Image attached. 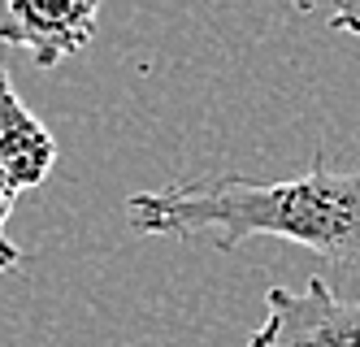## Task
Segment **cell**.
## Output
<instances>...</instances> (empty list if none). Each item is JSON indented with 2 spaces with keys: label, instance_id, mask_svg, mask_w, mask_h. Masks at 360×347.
I'll list each match as a JSON object with an SVG mask.
<instances>
[{
  "label": "cell",
  "instance_id": "cell-1",
  "mask_svg": "<svg viewBox=\"0 0 360 347\" xmlns=\"http://www.w3.org/2000/svg\"><path fill=\"white\" fill-rule=\"evenodd\" d=\"M126 222L139 234L235 252L248 239H287L334 265H360V174H334L317 156L313 170L282 182L213 174L126 200Z\"/></svg>",
  "mask_w": 360,
  "mask_h": 347
},
{
  "label": "cell",
  "instance_id": "cell-2",
  "mask_svg": "<svg viewBox=\"0 0 360 347\" xmlns=\"http://www.w3.org/2000/svg\"><path fill=\"white\" fill-rule=\"evenodd\" d=\"M248 347H360V300H339L326 278L304 291L269 286L265 322Z\"/></svg>",
  "mask_w": 360,
  "mask_h": 347
},
{
  "label": "cell",
  "instance_id": "cell-3",
  "mask_svg": "<svg viewBox=\"0 0 360 347\" xmlns=\"http://www.w3.org/2000/svg\"><path fill=\"white\" fill-rule=\"evenodd\" d=\"M96 18L100 0H0V44L27 52L39 70H57L91 44Z\"/></svg>",
  "mask_w": 360,
  "mask_h": 347
},
{
  "label": "cell",
  "instance_id": "cell-4",
  "mask_svg": "<svg viewBox=\"0 0 360 347\" xmlns=\"http://www.w3.org/2000/svg\"><path fill=\"white\" fill-rule=\"evenodd\" d=\"M57 165V139L13 92L5 65H0V170H5L22 191L39 187Z\"/></svg>",
  "mask_w": 360,
  "mask_h": 347
},
{
  "label": "cell",
  "instance_id": "cell-5",
  "mask_svg": "<svg viewBox=\"0 0 360 347\" xmlns=\"http://www.w3.org/2000/svg\"><path fill=\"white\" fill-rule=\"evenodd\" d=\"M326 26L330 31H343V35H360V0H334Z\"/></svg>",
  "mask_w": 360,
  "mask_h": 347
},
{
  "label": "cell",
  "instance_id": "cell-6",
  "mask_svg": "<svg viewBox=\"0 0 360 347\" xmlns=\"http://www.w3.org/2000/svg\"><path fill=\"white\" fill-rule=\"evenodd\" d=\"M27 265V252H22L13 239L5 234V226H0V274H9V270H22Z\"/></svg>",
  "mask_w": 360,
  "mask_h": 347
},
{
  "label": "cell",
  "instance_id": "cell-7",
  "mask_svg": "<svg viewBox=\"0 0 360 347\" xmlns=\"http://www.w3.org/2000/svg\"><path fill=\"white\" fill-rule=\"evenodd\" d=\"M18 196H22V187L5 174V170H0V226H5L9 222V213H13V204H18Z\"/></svg>",
  "mask_w": 360,
  "mask_h": 347
}]
</instances>
